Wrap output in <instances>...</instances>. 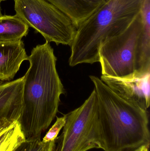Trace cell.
Masks as SVG:
<instances>
[{"label":"cell","mask_w":150,"mask_h":151,"mask_svg":"<svg viewBox=\"0 0 150 151\" xmlns=\"http://www.w3.org/2000/svg\"><path fill=\"white\" fill-rule=\"evenodd\" d=\"M24 76L23 107L18 120L26 139H41L56 117L64 93L57 69V58L49 42L38 45L28 56Z\"/></svg>","instance_id":"6da1fadb"},{"label":"cell","mask_w":150,"mask_h":151,"mask_svg":"<svg viewBox=\"0 0 150 151\" xmlns=\"http://www.w3.org/2000/svg\"><path fill=\"white\" fill-rule=\"evenodd\" d=\"M97 100L99 149L135 151L150 145L148 112L129 103L95 76H90Z\"/></svg>","instance_id":"7a4b0ae2"},{"label":"cell","mask_w":150,"mask_h":151,"mask_svg":"<svg viewBox=\"0 0 150 151\" xmlns=\"http://www.w3.org/2000/svg\"><path fill=\"white\" fill-rule=\"evenodd\" d=\"M142 0H109L77 29L70 45V66L93 64L106 40L123 32L140 13Z\"/></svg>","instance_id":"3957f363"},{"label":"cell","mask_w":150,"mask_h":151,"mask_svg":"<svg viewBox=\"0 0 150 151\" xmlns=\"http://www.w3.org/2000/svg\"><path fill=\"white\" fill-rule=\"evenodd\" d=\"M99 56L103 76L130 78L150 73V32L144 30L140 13L123 32L102 44Z\"/></svg>","instance_id":"277c9868"},{"label":"cell","mask_w":150,"mask_h":151,"mask_svg":"<svg viewBox=\"0 0 150 151\" xmlns=\"http://www.w3.org/2000/svg\"><path fill=\"white\" fill-rule=\"evenodd\" d=\"M16 14L46 42L70 46L77 28L70 18L46 0H14Z\"/></svg>","instance_id":"5b68a950"},{"label":"cell","mask_w":150,"mask_h":151,"mask_svg":"<svg viewBox=\"0 0 150 151\" xmlns=\"http://www.w3.org/2000/svg\"><path fill=\"white\" fill-rule=\"evenodd\" d=\"M97 100L94 89L84 103L67 115L55 151H87L99 149Z\"/></svg>","instance_id":"8992f818"},{"label":"cell","mask_w":150,"mask_h":151,"mask_svg":"<svg viewBox=\"0 0 150 151\" xmlns=\"http://www.w3.org/2000/svg\"><path fill=\"white\" fill-rule=\"evenodd\" d=\"M100 79L122 98L147 111L150 105V73L141 77L120 78L101 76Z\"/></svg>","instance_id":"52a82bcc"},{"label":"cell","mask_w":150,"mask_h":151,"mask_svg":"<svg viewBox=\"0 0 150 151\" xmlns=\"http://www.w3.org/2000/svg\"><path fill=\"white\" fill-rule=\"evenodd\" d=\"M24 76L10 81H0V122L18 121L23 107Z\"/></svg>","instance_id":"ba28073f"},{"label":"cell","mask_w":150,"mask_h":151,"mask_svg":"<svg viewBox=\"0 0 150 151\" xmlns=\"http://www.w3.org/2000/svg\"><path fill=\"white\" fill-rule=\"evenodd\" d=\"M28 57L23 41L0 43V81H12Z\"/></svg>","instance_id":"9c48e42d"},{"label":"cell","mask_w":150,"mask_h":151,"mask_svg":"<svg viewBox=\"0 0 150 151\" xmlns=\"http://www.w3.org/2000/svg\"><path fill=\"white\" fill-rule=\"evenodd\" d=\"M67 15L77 29L106 3L105 0H46Z\"/></svg>","instance_id":"30bf717a"},{"label":"cell","mask_w":150,"mask_h":151,"mask_svg":"<svg viewBox=\"0 0 150 151\" xmlns=\"http://www.w3.org/2000/svg\"><path fill=\"white\" fill-rule=\"evenodd\" d=\"M29 27L16 15L0 17V43L21 41L28 34Z\"/></svg>","instance_id":"8fae6325"},{"label":"cell","mask_w":150,"mask_h":151,"mask_svg":"<svg viewBox=\"0 0 150 151\" xmlns=\"http://www.w3.org/2000/svg\"><path fill=\"white\" fill-rule=\"evenodd\" d=\"M56 145V141L44 142L41 139H26L13 151H55Z\"/></svg>","instance_id":"7c38bea8"},{"label":"cell","mask_w":150,"mask_h":151,"mask_svg":"<svg viewBox=\"0 0 150 151\" xmlns=\"http://www.w3.org/2000/svg\"><path fill=\"white\" fill-rule=\"evenodd\" d=\"M66 114L60 118L57 117L55 123L46 134L43 138L42 142H48L56 141L59 133L64 127L66 123Z\"/></svg>","instance_id":"4fadbf2b"},{"label":"cell","mask_w":150,"mask_h":151,"mask_svg":"<svg viewBox=\"0 0 150 151\" xmlns=\"http://www.w3.org/2000/svg\"><path fill=\"white\" fill-rule=\"evenodd\" d=\"M150 145H143L140 146L135 151H149Z\"/></svg>","instance_id":"5bb4252c"},{"label":"cell","mask_w":150,"mask_h":151,"mask_svg":"<svg viewBox=\"0 0 150 151\" xmlns=\"http://www.w3.org/2000/svg\"><path fill=\"white\" fill-rule=\"evenodd\" d=\"M1 0H0V17H1V16H2V13H1Z\"/></svg>","instance_id":"9a60e30c"},{"label":"cell","mask_w":150,"mask_h":151,"mask_svg":"<svg viewBox=\"0 0 150 151\" xmlns=\"http://www.w3.org/2000/svg\"><path fill=\"white\" fill-rule=\"evenodd\" d=\"M109 1V0H105L106 2L107 1Z\"/></svg>","instance_id":"2e32d148"},{"label":"cell","mask_w":150,"mask_h":151,"mask_svg":"<svg viewBox=\"0 0 150 151\" xmlns=\"http://www.w3.org/2000/svg\"><path fill=\"white\" fill-rule=\"evenodd\" d=\"M5 1V0H1V1Z\"/></svg>","instance_id":"e0dca14e"}]
</instances>
